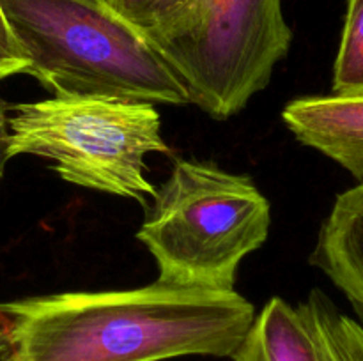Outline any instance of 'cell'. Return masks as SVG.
Here are the masks:
<instances>
[{"instance_id": "cell-10", "label": "cell", "mask_w": 363, "mask_h": 361, "mask_svg": "<svg viewBox=\"0 0 363 361\" xmlns=\"http://www.w3.org/2000/svg\"><path fill=\"white\" fill-rule=\"evenodd\" d=\"M363 92V0H347L342 38L333 66V94Z\"/></svg>"}, {"instance_id": "cell-1", "label": "cell", "mask_w": 363, "mask_h": 361, "mask_svg": "<svg viewBox=\"0 0 363 361\" xmlns=\"http://www.w3.org/2000/svg\"><path fill=\"white\" fill-rule=\"evenodd\" d=\"M254 319L236 290L162 282L0 301V361L233 357Z\"/></svg>"}, {"instance_id": "cell-8", "label": "cell", "mask_w": 363, "mask_h": 361, "mask_svg": "<svg viewBox=\"0 0 363 361\" xmlns=\"http://www.w3.org/2000/svg\"><path fill=\"white\" fill-rule=\"evenodd\" d=\"M233 361H319V357L298 308L282 297H272L255 315Z\"/></svg>"}, {"instance_id": "cell-4", "label": "cell", "mask_w": 363, "mask_h": 361, "mask_svg": "<svg viewBox=\"0 0 363 361\" xmlns=\"http://www.w3.org/2000/svg\"><path fill=\"white\" fill-rule=\"evenodd\" d=\"M9 158L38 156L66 183L147 205L156 188L145 156L167 154L162 117L151 103L53 96L14 106L7 117Z\"/></svg>"}, {"instance_id": "cell-3", "label": "cell", "mask_w": 363, "mask_h": 361, "mask_svg": "<svg viewBox=\"0 0 363 361\" xmlns=\"http://www.w3.org/2000/svg\"><path fill=\"white\" fill-rule=\"evenodd\" d=\"M269 202L250 177L179 159L156 188L137 237L158 264V282L234 290L241 260L266 243Z\"/></svg>"}, {"instance_id": "cell-9", "label": "cell", "mask_w": 363, "mask_h": 361, "mask_svg": "<svg viewBox=\"0 0 363 361\" xmlns=\"http://www.w3.org/2000/svg\"><path fill=\"white\" fill-rule=\"evenodd\" d=\"M319 361H363V324L342 314L321 290H312L298 306Z\"/></svg>"}, {"instance_id": "cell-12", "label": "cell", "mask_w": 363, "mask_h": 361, "mask_svg": "<svg viewBox=\"0 0 363 361\" xmlns=\"http://www.w3.org/2000/svg\"><path fill=\"white\" fill-rule=\"evenodd\" d=\"M27 59L11 30L0 6V81L18 73H27Z\"/></svg>"}, {"instance_id": "cell-6", "label": "cell", "mask_w": 363, "mask_h": 361, "mask_svg": "<svg viewBox=\"0 0 363 361\" xmlns=\"http://www.w3.org/2000/svg\"><path fill=\"white\" fill-rule=\"evenodd\" d=\"M282 119L301 144L332 158L363 184V92L298 98L287 103Z\"/></svg>"}, {"instance_id": "cell-13", "label": "cell", "mask_w": 363, "mask_h": 361, "mask_svg": "<svg viewBox=\"0 0 363 361\" xmlns=\"http://www.w3.org/2000/svg\"><path fill=\"white\" fill-rule=\"evenodd\" d=\"M7 145H9V124H7L6 108H4L2 101H0V180L4 177L7 161L11 159L9 152H7Z\"/></svg>"}, {"instance_id": "cell-7", "label": "cell", "mask_w": 363, "mask_h": 361, "mask_svg": "<svg viewBox=\"0 0 363 361\" xmlns=\"http://www.w3.org/2000/svg\"><path fill=\"white\" fill-rule=\"evenodd\" d=\"M311 264L342 290L363 322V184L337 197L319 230Z\"/></svg>"}, {"instance_id": "cell-11", "label": "cell", "mask_w": 363, "mask_h": 361, "mask_svg": "<svg viewBox=\"0 0 363 361\" xmlns=\"http://www.w3.org/2000/svg\"><path fill=\"white\" fill-rule=\"evenodd\" d=\"M112 9L140 30H151L186 6L190 0H106Z\"/></svg>"}, {"instance_id": "cell-5", "label": "cell", "mask_w": 363, "mask_h": 361, "mask_svg": "<svg viewBox=\"0 0 363 361\" xmlns=\"http://www.w3.org/2000/svg\"><path fill=\"white\" fill-rule=\"evenodd\" d=\"M145 35L191 105L218 120L268 87L293 42L282 0H190Z\"/></svg>"}, {"instance_id": "cell-2", "label": "cell", "mask_w": 363, "mask_h": 361, "mask_svg": "<svg viewBox=\"0 0 363 361\" xmlns=\"http://www.w3.org/2000/svg\"><path fill=\"white\" fill-rule=\"evenodd\" d=\"M27 59V74L53 96L151 105L190 98L144 30L106 0H0Z\"/></svg>"}]
</instances>
